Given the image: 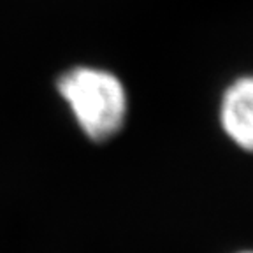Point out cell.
Listing matches in <instances>:
<instances>
[{
  "mask_svg": "<svg viewBox=\"0 0 253 253\" xmlns=\"http://www.w3.org/2000/svg\"><path fill=\"white\" fill-rule=\"evenodd\" d=\"M56 90L90 141H109L125 126L128 95L113 72L86 65L69 69L58 78Z\"/></svg>",
  "mask_w": 253,
  "mask_h": 253,
  "instance_id": "obj_1",
  "label": "cell"
},
{
  "mask_svg": "<svg viewBox=\"0 0 253 253\" xmlns=\"http://www.w3.org/2000/svg\"><path fill=\"white\" fill-rule=\"evenodd\" d=\"M218 120L223 134L239 150L253 153V74L237 78L225 88Z\"/></svg>",
  "mask_w": 253,
  "mask_h": 253,
  "instance_id": "obj_2",
  "label": "cell"
},
{
  "mask_svg": "<svg viewBox=\"0 0 253 253\" xmlns=\"http://www.w3.org/2000/svg\"><path fill=\"white\" fill-rule=\"evenodd\" d=\"M237 253H253V250H245V252H237Z\"/></svg>",
  "mask_w": 253,
  "mask_h": 253,
  "instance_id": "obj_3",
  "label": "cell"
}]
</instances>
